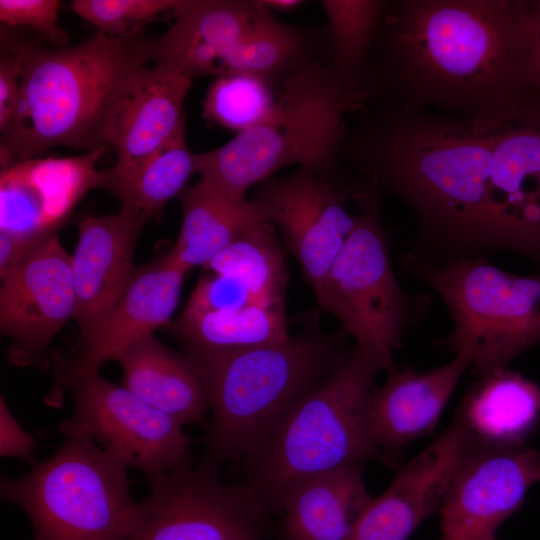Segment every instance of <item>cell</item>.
<instances>
[{
  "label": "cell",
  "instance_id": "obj_12",
  "mask_svg": "<svg viewBox=\"0 0 540 540\" xmlns=\"http://www.w3.org/2000/svg\"><path fill=\"white\" fill-rule=\"evenodd\" d=\"M486 129L492 165L477 257L523 255L540 267V96Z\"/></svg>",
  "mask_w": 540,
  "mask_h": 540
},
{
  "label": "cell",
  "instance_id": "obj_14",
  "mask_svg": "<svg viewBox=\"0 0 540 540\" xmlns=\"http://www.w3.org/2000/svg\"><path fill=\"white\" fill-rule=\"evenodd\" d=\"M74 310L71 255L54 234L35 243L1 278L0 329L11 339L9 361L47 369L50 345Z\"/></svg>",
  "mask_w": 540,
  "mask_h": 540
},
{
  "label": "cell",
  "instance_id": "obj_40",
  "mask_svg": "<svg viewBox=\"0 0 540 540\" xmlns=\"http://www.w3.org/2000/svg\"><path fill=\"white\" fill-rule=\"evenodd\" d=\"M258 4L269 12H291L301 7L302 0H257Z\"/></svg>",
  "mask_w": 540,
  "mask_h": 540
},
{
  "label": "cell",
  "instance_id": "obj_35",
  "mask_svg": "<svg viewBox=\"0 0 540 540\" xmlns=\"http://www.w3.org/2000/svg\"><path fill=\"white\" fill-rule=\"evenodd\" d=\"M59 6L57 0H0V21L30 27L63 48L69 36L57 24Z\"/></svg>",
  "mask_w": 540,
  "mask_h": 540
},
{
  "label": "cell",
  "instance_id": "obj_41",
  "mask_svg": "<svg viewBox=\"0 0 540 540\" xmlns=\"http://www.w3.org/2000/svg\"><path fill=\"white\" fill-rule=\"evenodd\" d=\"M493 540H497L496 538H494Z\"/></svg>",
  "mask_w": 540,
  "mask_h": 540
},
{
  "label": "cell",
  "instance_id": "obj_10",
  "mask_svg": "<svg viewBox=\"0 0 540 540\" xmlns=\"http://www.w3.org/2000/svg\"><path fill=\"white\" fill-rule=\"evenodd\" d=\"M188 461L150 483L124 540H264L273 514L245 483Z\"/></svg>",
  "mask_w": 540,
  "mask_h": 540
},
{
  "label": "cell",
  "instance_id": "obj_31",
  "mask_svg": "<svg viewBox=\"0 0 540 540\" xmlns=\"http://www.w3.org/2000/svg\"><path fill=\"white\" fill-rule=\"evenodd\" d=\"M310 35L278 21L266 11L254 29L222 61L221 76L246 74L270 83L283 81L301 63L311 58Z\"/></svg>",
  "mask_w": 540,
  "mask_h": 540
},
{
  "label": "cell",
  "instance_id": "obj_28",
  "mask_svg": "<svg viewBox=\"0 0 540 540\" xmlns=\"http://www.w3.org/2000/svg\"><path fill=\"white\" fill-rule=\"evenodd\" d=\"M182 348L232 350L287 340L285 310L263 304L186 315L169 328Z\"/></svg>",
  "mask_w": 540,
  "mask_h": 540
},
{
  "label": "cell",
  "instance_id": "obj_30",
  "mask_svg": "<svg viewBox=\"0 0 540 540\" xmlns=\"http://www.w3.org/2000/svg\"><path fill=\"white\" fill-rule=\"evenodd\" d=\"M386 4L387 0L321 1L329 24L330 65L350 91H371L370 58Z\"/></svg>",
  "mask_w": 540,
  "mask_h": 540
},
{
  "label": "cell",
  "instance_id": "obj_32",
  "mask_svg": "<svg viewBox=\"0 0 540 540\" xmlns=\"http://www.w3.org/2000/svg\"><path fill=\"white\" fill-rule=\"evenodd\" d=\"M271 84L246 74L216 77L203 101V118L236 134L247 130L272 108L276 97Z\"/></svg>",
  "mask_w": 540,
  "mask_h": 540
},
{
  "label": "cell",
  "instance_id": "obj_24",
  "mask_svg": "<svg viewBox=\"0 0 540 540\" xmlns=\"http://www.w3.org/2000/svg\"><path fill=\"white\" fill-rule=\"evenodd\" d=\"M364 464L347 465L310 478L285 498L282 540H349L353 527L372 499Z\"/></svg>",
  "mask_w": 540,
  "mask_h": 540
},
{
  "label": "cell",
  "instance_id": "obj_2",
  "mask_svg": "<svg viewBox=\"0 0 540 540\" xmlns=\"http://www.w3.org/2000/svg\"><path fill=\"white\" fill-rule=\"evenodd\" d=\"M347 129L339 159L401 200L418 226L411 250L431 256L452 243L479 211L491 171L486 129L466 117L378 100Z\"/></svg>",
  "mask_w": 540,
  "mask_h": 540
},
{
  "label": "cell",
  "instance_id": "obj_18",
  "mask_svg": "<svg viewBox=\"0 0 540 540\" xmlns=\"http://www.w3.org/2000/svg\"><path fill=\"white\" fill-rule=\"evenodd\" d=\"M472 443L457 418L396 474L357 519L349 540H408L439 511L449 482Z\"/></svg>",
  "mask_w": 540,
  "mask_h": 540
},
{
  "label": "cell",
  "instance_id": "obj_15",
  "mask_svg": "<svg viewBox=\"0 0 540 540\" xmlns=\"http://www.w3.org/2000/svg\"><path fill=\"white\" fill-rule=\"evenodd\" d=\"M539 482V450L472 445L439 509V540H493Z\"/></svg>",
  "mask_w": 540,
  "mask_h": 540
},
{
  "label": "cell",
  "instance_id": "obj_34",
  "mask_svg": "<svg viewBox=\"0 0 540 540\" xmlns=\"http://www.w3.org/2000/svg\"><path fill=\"white\" fill-rule=\"evenodd\" d=\"M249 304L266 305L254 297L238 280L204 271L182 313L193 315L234 309Z\"/></svg>",
  "mask_w": 540,
  "mask_h": 540
},
{
  "label": "cell",
  "instance_id": "obj_33",
  "mask_svg": "<svg viewBox=\"0 0 540 540\" xmlns=\"http://www.w3.org/2000/svg\"><path fill=\"white\" fill-rule=\"evenodd\" d=\"M191 0H73L72 10L99 32L119 38L142 35V29L161 19H176Z\"/></svg>",
  "mask_w": 540,
  "mask_h": 540
},
{
  "label": "cell",
  "instance_id": "obj_16",
  "mask_svg": "<svg viewBox=\"0 0 540 540\" xmlns=\"http://www.w3.org/2000/svg\"><path fill=\"white\" fill-rule=\"evenodd\" d=\"M108 147L75 157H36L2 168L0 232L27 241L57 234L96 188V163Z\"/></svg>",
  "mask_w": 540,
  "mask_h": 540
},
{
  "label": "cell",
  "instance_id": "obj_37",
  "mask_svg": "<svg viewBox=\"0 0 540 540\" xmlns=\"http://www.w3.org/2000/svg\"><path fill=\"white\" fill-rule=\"evenodd\" d=\"M37 443L35 437L29 433L10 411L3 396L0 398V454L26 461L34 465Z\"/></svg>",
  "mask_w": 540,
  "mask_h": 540
},
{
  "label": "cell",
  "instance_id": "obj_39",
  "mask_svg": "<svg viewBox=\"0 0 540 540\" xmlns=\"http://www.w3.org/2000/svg\"><path fill=\"white\" fill-rule=\"evenodd\" d=\"M528 71L531 87L540 95V0H534Z\"/></svg>",
  "mask_w": 540,
  "mask_h": 540
},
{
  "label": "cell",
  "instance_id": "obj_19",
  "mask_svg": "<svg viewBox=\"0 0 540 540\" xmlns=\"http://www.w3.org/2000/svg\"><path fill=\"white\" fill-rule=\"evenodd\" d=\"M187 273L169 252L137 268L115 309L73 357L53 353L55 375L99 370L136 340L170 328Z\"/></svg>",
  "mask_w": 540,
  "mask_h": 540
},
{
  "label": "cell",
  "instance_id": "obj_25",
  "mask_svg": "<svg viewBox=\"0 0 540 540\" xmlns=\"http://www.w3.org/2000/svg\"><path fill=\"white\" fill-rule=\"evenodd\" d=\"M193 173L195 154L187 144L184 117L173 134L148 156L97 170L96 188L150 219L160 216L166 203L179 196Z\"/></svg>",
  "mask_w": 540,
  "mask_h": 540
},
{
  "label": "cell",
  "instance_id": "obj_21",
  "mask_svg": "<svg viewBox=\"0 0 540 540\" xmlns=\"http://www.w3.org/2000/svg\"><path fill=\"white\" fill-rule=\"evenodd\" d=\"M123 386L181 426L206 425L209 402L191 360L164 345L153 334L144 336L116 358Z\"/></svg>",
  "mask_w": 540,
  "mask_h": 540
},
{
  "label": "cell",
  "instance_id": "obj_23",
  "mask_svg": "<svg viewBox=\"0 0 540 540\" xmlns=\"http://www.w3.org/2000/svg\"><path fill=\"white\" fill-rule=\"evenodd\" d=\"M455 417L473 446L524 447L540 422V387L510 369L479 375Z\"/></svg>",
  "mask_w": 540,
  "mask_h": 540
},
{
  "label": "cell",
  "instance_id": "obj_8",
  "mask_svg": "<svg viewBox=\"0 0 540 540\" xmlns=\"http://www.w3.org/2000/svg\"><path fill=\"white\" fill-rule=\"evenodd\" d=\"M353 186L355 224L320 288V310L329 312L377 368L394 370L393 353L408 327L426 317L429 299L408 294L399 284L380 218L379 189L369 177Z\"/></svg>",
  "mask_w": 540,
  "mask_h": 540
},
{
  "label": "cell",
  "instance_id": "obj_4",
  "mask_svg": "<svg viewBox=\"0 0 540 540\" xmlns=\"http://www.w3.org/2000/svg\"><path fill=\"white\" fill-rule=\"evenodd\" d=\"M314 317L298 335L232 350L183 348L207 393L211 422L201 462L244 460L304 394L350 355L349 335L324 333Z\"/></svg>",
  "mask_w": 540,
  "mask_h": 540
},
{
  "label": "cell",
  "instance_id": "obj_38",
  "mask_svg": "<svg viewBox=\"0 0 540 540\" xmlns=\"http://www.w3.org/2000/svg\"><path fill=\"white\" fill-rule=\"evenodd\" d=\"M37 242L0 232V278L4 277Z\"/></svg>",
  "mask_w": 540,
  "mask_h": 540
},
{
  "label": "cell",
  "instance_id": "obj_22",
  "mask_svg": "<svg viewBox=\"0 0 540 540\" xmlns=\"http://www.w3.org/2000/svg\"><path fill=\"white\" fill-rule=\"evenodd\" d=\"M191 84L184 74L157 65L140 71L109 131L116 165L148 156L173 134L185 117L182 108Z\"/></svg>",
  "mask_w": 540,
  "mask_h": 540
},
{
  "label": "cell",
  "instance_id": "obj_1",
  "mask_svg": "<svg viewBox=\"0 0 540 540\" xmlns=\"http://www.w3.org/2000/svg\"><path fill=\"white\" fill-rule=\"evenodd\" d=\"M534 0H387L370 58L372 98L460 113L480 126L536 94Z\"/></svg>",
  "mask_w": 540,
  "mask_h": 540
},
{
  "label": "cell",
  "instance_id": "obj_5",
  "mask_svg": "<svg viewBox=\"0 0 540 540\" xmlns=\"http://www.w3.org/2000/svg\"><path fill=\"white\" fill-rule=\"evenodd\" d=\"M267 115L223 146L195 154V170L227 196L245 200L253 185L298 165L334 172L346 117L372 97L350 91L330 63L309 58L281 83Z\"/></svg>",
  "mask_w": 540,
  "mask_h": 540
},
{
  "label": "cell",
  "instance_id": "obj_29",
  "mask_svg": "<svg viewBox=\"0 0 540 540\" xmlns=\"http://www.w3.org/2000/svg\"><path fill=\"white\" fill-rule=\"evenodd\" d=\"M203 270L232 277L260 302L285 310L288 273L277 231L260 219L247 227Z\"/></svg>",
  "mask_w": 540,
  "mask_h": 540
},
{
  "label": "cell",
  "instance_id": "obj_6",
  "mask_svg": "<svg viewBox=\"0 0 540 540\" xmlns=\"http://www.w3.org/2000/svg\"><path fill=\"white\" fill-rule=\"evenodd\" d=\"M380 370L354 345L348 358L304 394L244 460L245 483L273 514L302 482L337 468L388 462L368 420Z\"/></svg>",
  "mask_w": 540,
  "mask_h": 540
},
{
  "label": "cell",
  "instance_id": "obj_36",
  "mask_svg": "<svg viewBox=\"0 0 540 540\" xmlns=\"http://www.w3.org/2000/svg\"><path fill=\"white\" fill-rule=\"evenodd\" d=\"M0 55V131L11 123L21 95L22 57L16 40L2 34Z\"/></svg>",
  "mask_w": 540,
  "mask_h": 540
},
{
  "label": "cell",
  "instance_id": "obj_20",
  "mask_svg": "<svg viewBox=\"0 0 540 540\" xmlns=\"http://www.w3.org/2000/svg\"><path fill=\"white\" fill-rule=\"evenodd\" d=\"M472 366L471 355L459 351L449 363L418 373L394 368L374 390L368 408L371 439L392 461V455L436 426L461 376Z\"/></svg>",
  "mask_w": 540,
  "mask_h": 540
},
{
  "label": "cell",
  "instance_id": "obj_11",
  "mask_svg": "<svg viewBox=\"0 0 540 540\" xmlns=\"http://www.w3.org/2000/svg\"><path fill=\"white\" fill-rule=\"evenodd\" d=\"M67 390L73 412L65 421L150 483L190 461V438L183 426L99 370L55 375L51 404H59Z\"/></svg>",
  "mask_w": 540,
  "mask_h": 540
},
{
  "label": "cell",
  "instance_id": "obj_7",
  "mask_svg": "<svg viewBox=\"0 0 540 540\" xmlns=\"http://www.w3.org/2000/svg\"><path fill=\"white\" fill-rule=\"evenodd\" d=\"M63 443L19 478L3 477V500L28 516L34 540H124L137 502L127 467L63 421Z\"/></svg>",
  "mask_w": 540,
  "mask_h": 540
},
{
  "label": "cell",
  "instance_id": "obj_9",
  "mask_svg": "<svg viewBox=\"0 0 540 540\" xmlns=\"http://www.w3.org/2000/svg\"><path fill=\"white\" fill-rule=\"evenodd\" d=\"M402 263L440 295L454 322L446 344L467 351L478 375L507 367L540 343L539 271L512 274L484 257L433 265L404 253Z\"/></svg>",
  "mask_w": 540,
  "mask_h": 540
},
{
  "label": "cell",
  "instance_id": "obj_13",
  "mask_svg": "<svg viewBox=\"0 0 540 540\" xmlns=\"http://www.w3.org/2000/svg\"><path fill=\"white\" fill-rule=\"evenodd\" d=\"M353 187L339 186L331 172L298 167L269 177L248 198L259 216L280 234L314 294L355 224L344 203Z\"/></svg>",
  "mask_w": 540,
  "mask_h": 540
},
{
  "label": "cell",
  "instance_id": "obj_3",
  "mask_svg": "<svg viewBox=\"0 0 540 540\" xmlns=\"http://www.w3.org/2000/svg\"><path fill=\"white\" fill-rule=\"evenodd\" d=\"M154 38L98 32L55 49L16 40L22 87L15 115L1 133V169L57 146L85 152L110 147L114 118L153 59Z\"/></svg>",
  "mask_w": 540,
  "mask_h": 540
},
{
  "label": "cell",
  "instance_id": "obj_27",
  "mask_svg": "<svg viewBox=\"0 0 540 540\" xmlns=\"http://www.w3.org/2000/svg\"><path fill=\"white\" fill-rule=\"evenodd\" d=\"M266 11L257 0H191L172 26L154 38L152 61L196 46L213 47L224 58L254 29Z\"/></svg>",
  "mask_w": 540,
  "mask_h": 540
},
{
  "label": "cell",
  "instance_id": "obj_17",
  "mask_svg": "<svg viewBox=\"0 0 540 540\" xmlns=\"http://www.w3.org/2000/svg\"><path fill=\"white\" fill-rule=\"evenodd\" d=\"M148 220L136 209L121 206L118 213L79 221L71 268L80 343L92 337L127 291L137 271L136 242Z\"/></svg>",
  "mask_w": 540,
  "mask_h": 540
},
{
  "label": "cell",
  "instance_id": "obj_26",
  "mask_svg": "<svg viewBox=\"0 0 540 540\" xmlns=\"http://www.w3.org/2000/svg\"><path fill=\"white\" fill-rule=\"evenodd\" d=\"M177 198L182 225L169 254L188 272L196 266L203 268L247 227L262 219L248 198H231L202 178Z\"/></svg>",
  "mask_w": 540,
  "mask_h": 540
}]
</instances>
